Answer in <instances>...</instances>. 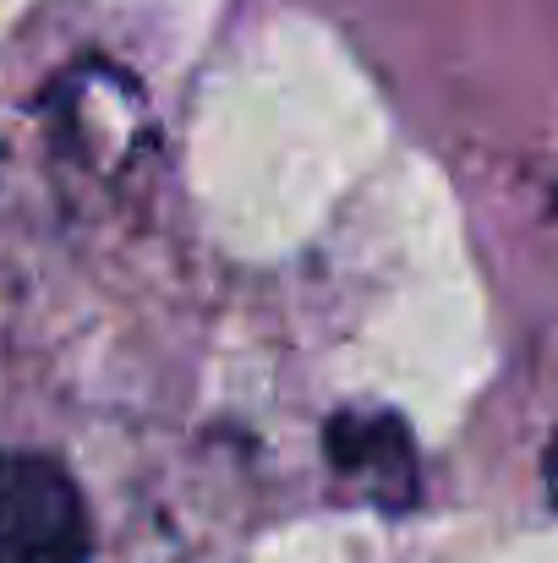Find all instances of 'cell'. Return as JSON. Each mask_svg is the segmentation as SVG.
Instances as JSON below:
<instances>
[{"mask_svg": "<svg viewBox=\"0 0 558 563\" xmlns=\"http://www.w3.org/2000/svg\"><path fill=\"white\" fill-rule=\"evenodd\" d=\"M543 476H548V498L558 504V438H554V449H548V460H543Z\"/></svg>", "mask_w": 558, "mask_h": 563, "instance_id": "obj_3", "label": "cell"}, {"mask_svg": "<svg viewBox=\"0 0 558 563\" xmlns=\"http://www.w3.org/2000/svg\"><path fill=\"white\" fill-rule=\"evenodd\" d=\"M0 563H94L83 493L44 454L0 449Z\"/></svg>", "mask_w": 558, "mask_h": 563, "instance_id": "obj_1", "label": "cell"}, {"mask_svg": "<svg viewBox=\"0 0 558 563\" xmlns=\"http://www.w3.org/2000/svg\"><path fill=\"white\" fill-rule=\"evenodd\" d=\"M329 460L346 471V476H378L383 482V498H389V482H400V493L411 487V443H405V427L394 416H335L329 432Z\"/></svg>", "mask_w": 558, "mask_h": 563, "instance_id": "obj_2", "label": "cell"}]
</instances>
